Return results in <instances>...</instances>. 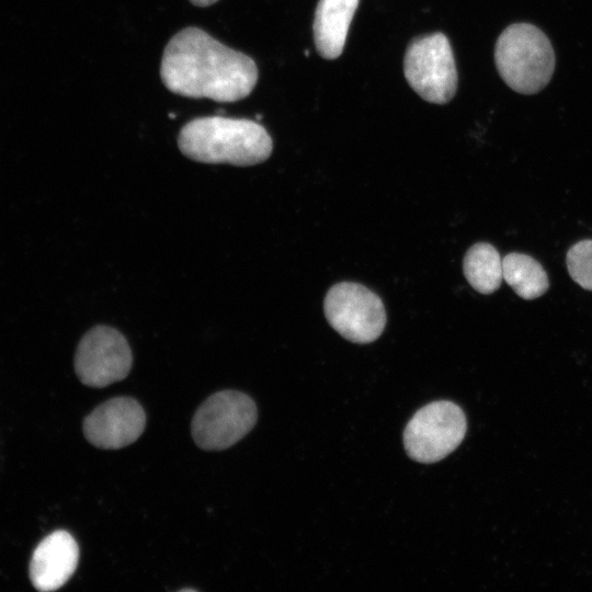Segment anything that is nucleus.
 Wrapping results in <instances>:
<instances>
[{
  "label": "nucleus",
  "instance_id": "obj_1",
  "mask_svg": "<svg viewBox=\"0 0 592 592\" xmlns=\"http://www.w3.org/2000/svg\"><path fill=\"white\" fill-rule=\"evenodd\" d=\"M160 77L169 91L181 96L236 102L255 87L258 67L250 56L189 26L167 44Z\"/></svg>",
  "mask_w": 592,
  "mask_h": 592
},
{
  "label": "nucleus",
  "instance_id": "obj_2",
  "mask_svg": "<svg viewBox=\"0 0 592 592\" xmlns=\"http://www.w3.org/2000/svg\"><path fill=\"white\" fill-rule=\"evenodd\" d=\"M178 147L185 157L197 162L249 167L271 156L273 141L257 122L206 116L194 118L181 128Z\"/></svg>",
  "mask_w": 592,
  "mask_h": 592
},
{
  "label": "nucleus",
  "instance_id": "obj_3",
  "mask_svg": "<svg viewBox=\"0 0 592 592\" xmlns=\"http://www.w3.org/2000/svg\"><path fill=\"white\" fill-rule=\"evenodd\" d=\"M494 62L509 88L520 94L532 95L549 83L556 67V55L551 42L539 27L516 22L499 35Z\"/></svg>",
  "mask_w": 592,
  "mask_h": 592
},
{
  "label": "nucleus",
  "instance_id": "obj_4",
  "mask_svg": "<svg viewBox=\"0 0 592 592\" xmlns=\"http://www.w3.org/2000/svg\"><path fill=\"white\" fill-rule=\"evenodd\" d=\"M257 419V405L248 395L231 389L221 390L209 396L197 408L191 432L200 448L221 451L246 436Z\"/></svg>",
  "mask_w": 592,
  "mask_h": 592
},
{
  "label": "nucleus",
  "instance_id": "obj_5",
  "mask_svg": "<svg viewBox=\"0 0 592 592\" xmlns=\"http://www.w3.org/2000/svg\"><path fill=\"white\" fill-rule=\"evenodd\" d=\"M409 86L425 101L447 103L457 90V70L453 50L443 33L414 38L403 60Z\"/></svg>",
  "mask_w": 592,
  "mask_h": 592
},
{
  "label": "nucleus",
  "instance_id": "obj_6",
  "mask_svg": "<svg viewBox=\"0 0 592 592\" xmlns=\"http://www.w3.org/2000/svg\"><path fill=\"white\" fill-rule=\"evenodd\" d=\"M467 429L463 410L451 401H434L421 408L408 422L403 444L410 458L436 463L462 443Z\"/></svg>",
  "mask_w": 592,
  "mask_h": 592
},
{
  "label": "nucleus",
  "instance_id": "obj_7",
  "mask_svg": "<svg viewBox=\"0 0 592 592\" xmlns=\"http://www.w3.org/2000/svg\"><path fill=\"white\" fill-rule=\"evenodd\" d=\"M323 310L329 325L344 339L354 343L375 341L386 325L382 299L358 283L334 284L325 297Z\"/></svg>",
  "mask_w": 592,
  "mask_h": 592
},
{
  "label": "nucleus",
  "instance_id": "obj_8",
  "mask_svg": "<svg viewBox=\"0 0 592 592\" xmlns=\"http://www.w3.org/2000/svg\"><path fill=\"white\" fill-rule=\"evenodd\" d=\"M73 362L75 372L83 385L102 388L128 375L133 354L118 330L100 325L82 337Z\"/></svg>",
  "mask_w": 592,
  "mask_h": 592
},
{
  "label": "nucleus",
  "instance_id": "obj_9",
  "mask_svg": "<svg viewBox=\"0 0 592 592\" xmlns=\"http://www.w3.org/2000/svg\"><path fill=\"white\" fill-rule=\"evenodd\" d=\"M145 424V411L136 399L115 397L86 417L82 431L93 446L116 449L134 443L144 432Z\"/></svg>",
  "mask_w": 592,
  "mask_h": 592
},
{
  "label": "nucleus",
  "instance_id": "obj_10",
  "mask_svg": "<svg viewBox=\"0 0 592 592\" xmlns=\"http://www.w3.org/2000/svg\"><path fill=\"white\" fill-rule=\"evenodd\" d=\"M78 560L76 539L66 531H55L35 548L30 562V579L38 591H55L70 579Z\"/></svg>",
  "mask_w": 592,
  "mask_h": 592
},
{
  "label": "nucleus",
  "instance_id": "obj_11",
  "mask_svg": "<svg viewBox=\"0 0 592 592\" xmlns=\"http://www.w3.org/2000/svg\"><path fill=\"white\" fill-rule=\"evenodd\" d=\"M360 0H319L314 18V39L326 59L339 57L344 48L350 23Z\"/></svg>",
  "mask_w": 592,
  "mask_h": 592
},
{
  "label": "nucleus",
  "instance_id": "obj_12",
  "mask_svg": "<svg viewBox=\"0 0 592 592\" xmlns=\"http://www.w3.org/2000/svg\"><path fill=\"white\" fill-rule=\"evenodd\" d=\"M463 271L475 291L491 294L500 287L503 278L502 258L492 244L477 242L467 250Z\"/></svg>",
  "mask_w": 592,
  "mask_h": 592
},
{
  "label": "nucleus",
  "instance_id": "obj_13",
  "mask_svg": "<svg viewBox=\"0 0 592 592\" xmlns=\"http://www.w3.org/2000/svg\"><path fill=\"white\" fill-rule=\"evenodd\" d=\"M502 267L504 281L523 299L540 297L549 288L546 271L531 255L511 252L502 259Z\"/></svg>",
  "mask_w": 592,
  "mask_h": 592
},
{
  "label": "nucleus",
  "instance_id": "obj_14",
  "mask_svg": "<svg viewBox=\"0 0 592 592\" xmlns=\"http://www.w3.org/2000/svg\"><path fill=\"white\" fill-rule=\"evenodd\" d=\"M566 263L571 278L592 291V239L578 241L567 252Z\"/></svg>",
  "mask_w": 592,
  "mask_h": 592
},
{
  "label": "nucleus",
  "instance_id": "obj_15",
  "mask_svg": "<svg viewBox=\"0 0 592 592\" xmlns=\"http://www.w3.org/2000/svg\"><path fill=\"white\" fill-rule=\"evenodd\" d=\"M218 0H190V2L196 7H201V8H204V7H209L212 4H214L215 2H217Z\"/></svg>",
  "mask_w": 592,
  "mask_h": 592
}]
</instances>
